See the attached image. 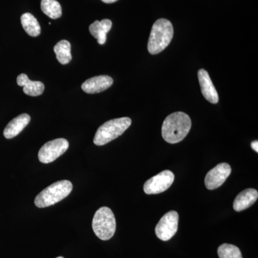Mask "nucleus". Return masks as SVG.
<instances>
[{"instance_id":"obj_3","label":"nucleus","mask_w":258,"mask_h":258,"mask_svg":"<svg viewBox=\"0 0 258 258\" xmlns=\"http://www.w3.org/2000/svg\"><path fill=\"white\" fill-rule=\"evenodd\" d=\"M73 189L72 183L62 180L53 183L42 190L35 199V205L39 208H47L55 205L67 198Z\"/></svg>"},{"instance_id":"obj_17","label":"nucleus","mask_w":258,"mask_h":258,"mask_svg":"<svg viewBox=\"0 0 258 258\" xmlns=\"http://www.w3.org/2000/svg\"><path fill=\"white\" fill-rule=\"evenodd\" d=\"M56 57L62 64L69 63L72 60L71 45L68 40H63L57 42L54 47Z\"/></svg>"},{"instance_id":"obj_1","label":"nucleus","mask_w":258,"mask_h":258,"mask_svg":"<svg viewBox=\"0 0 258 258\" xmlns=\"http://www.w3.org/2000/svg\"><path fill=\"white\" fill-rule=\"evenodd\" d=\"M191 126V120L189 115L183 112L171 113L163 123V139L169 144L179 143L189 134Z\"/></svg>"},{"instance_id":"obj_22","label":"nucleus","mask_w":258,"mask_h":258,"mask_svg":"<svg viewBox=\"0 0 258 258\" xmlns=\"http://www.w3.org/2000/svg\"><path fill=\"white\" fill-rule=\"evenodd\" d=\"M56 258H64L63 257H56Z\"/></svg>"},{"instance_id":"obj_8","label":"nucleus","mask_w":258,"mask_h":258,"mask_svg":"<svg viewBox=\"0 0 258 258\" xmlns=\"http://www.w3.org/2000/svg\"><path fill=\"white\" fill-rule=\"evenodd\" d=\"M174 181V173L169 170L161 171L146 181L144 191L147 195H157L169 189Z\"/></svg>"},{"instance_id":"obj_18","label":"nucleus","mask_w":258,"mask_h":258,"mask_svg":"<svg viewBox=\"0 0 258 258\" xmlns=\"http://www.w3.org/2000/svg\"><path fill=\"white\" fill-rule=\"evenodd\" d=\"M42 11L51 19H57L62 15V8L60 3L56 0H42Z\"/></svg>"},{"instance_id":"obj_13","label":"nucleus","mask_w":258,"mask_h":258,"mask_svg":"<svg viewBox=\"0 0 258 258\" xmlns=\"http://www.w3.org/2000/svg\"><path fill=\"white\" fill-rule=\"evenodd\" d=\"M258 198V192L254 189H246L241 191L233 203V208L235 211L241 212L249 208L255 203Z\"/></svg>"},{"instance_id":"obj_19","label":"nucleus","mask_w":258,"mask_h":258,"mask_svg":"<svg viewBox=\"0 0 258 258\" xmlns=\"http://www.w3.org/2000/svg\"><path fill=\"white\" fill-rule=\"evenodd\" d=\"M217 254L220 258H242L240 249L231 244H222L217 249Z\"/></svg>"},{"instance_id":"obj_6","label":"nucleus","mask_w":258,"mask_h":258,"mask_svg":"<svg viewBox=\"0 0 258 258\" xmlns=\"http://www.w3.org/2000/svg\"><path fill=\"white\" fill-rule=\"evenodd\" d=\"M69 147L66 139H57L44 144L38 152V159L43 164H49L63 154Z\"/></svg>"},{"instance_id":"obj_16","label":"nucleus","mask_w":258,"mask_h":258,"mask_svg":"<svg viewBox=\"0 0 258 258\" xmlns=\"http://www.w3.org/2000/svg\"><path fill=\"white\" fill-rule=\"evenodd\" d=\"M21 23L24 30L30 36L37 37L40 35L41 32V28L40 24L30 13H25L21 16Z\"/></svg>"},{"instance_id":"obj_2","label":"nucleus","mask_w":258,"mask_h":258,"mask_svg":"<svg viewBox=\"0 0 258 258\" xmlns=\"http://www.w3.org/2000/svg\"><path fill=\"white\" fill-rule=\"evenodd\" d=\"M174 35L172 24L166 19H159L154 23L151 31L148 50L152 55H157L170 43Z\"/></svg>"},{"instance_id":"obj_7","label":"nucleus","mask_w":258,"mask_h":258,"mask_svg":"<svg viewBox=\"0 0 258 258\" xmlns=\"http://www.w3.org/2000/svg\"><path fill=\"white\" fill-rule=\"evenodd\" d=\"M179 215L176 211H170L165 214L156 226L155 232L158 238L162 241H168L172 238L178 230Z\"/></svg>"},{"instance_id":"obj_14","label":"nucleus","mask_w":258,"mask_h":258,"mask_svg":"<svg viewBox=\"0 0 258 258\" xmlns=\"http://www.w3.org/2000/svg\"><path fill=\"white\" fill-rule=\"evenodd\" d=\"M19 86L23 87V92L30 96H38L43 93L45 86L40 81H32L26 74H20L17 79Z\"/></svg>"},{"instance_id":"obj_11","label":"nucleus","mask_w":258,"mask_h":258,"mask_svg":"<svg viewBox=\"0 0 258 258\" xmlns=\"http://www.w3.org/2000/svg\"><path fill=\"white\" fill-rule=\"evenodd\" d=\"M198 75L202 93H203L205 99L208 100L210 103H214V104L218 103V93H217L216 89H215V86L212 82V80L210 79L208 71L204 69L199 70Z\"/></svg>"},{"instance_id":"obj_10","label":"nucleus","mask_w":258,"mask_h":258,"mask_svg":"<svg viewBox=\"0 0 258 258\" xmlns=\"http://www.w3.org/2000/svg\"><path fill=\"white\" fill-rule=\"evenodd\" d=\"M113 80L108 76H99L86 80L83 83L81 88L84 92L94 94L103 92L111 87Z\"/></svg>"},{"instance_id":"obj_20","label":"nucleus","mask_w":258,"mask_h":258,"mask_svg":"<svg viewBox=\"0 0 258 258\" xmlns=\"http://www.w3.org/2000/svg\"><path fill=\"white\" fill-rule=\"evenodd\" d=\"M251 147L253 149L254 152H258V142L257 141H254L251 143Z\"/></svg>"},{"instance_id":"obj_12","label":"nucleus","mask_w":258,"mask_h":258,"mask_svg":"<svg viewBox=\"0 0 258 258\" xmlns=\"http://www.w3.org/2000/svg\"><path fill=\"white\" fill-rule=\"evenodd\" d=\"M30 119L31 118L27 113H23L17 116L16 118H13L5 127L4 133H3L5 138L13 139L18 136L28 125Z\"/></svg>"},{"instance_id":"obj_21","label":"nucleus","mask_w":258,"mask_h":258,"mask_svg":"<svg viewBox=\"0 0 258 258\" xmlns=\"http://www.w3.org/2000/svg\"><path fill=\"white\" fill-rule=\"evenodd\" d=\"M101 1L106 3V4H111V3H114L115 2L118 1V0H101Z\"/></svg>"},{"instance_id":"obj_15","label":"nucleus","mask_w":258,"mask_h":258,"mask_svg":"<svg viewBox=\"0 0 258 258\" xmlns=\"http://www.w3.org/2000/svg\"><path fill=\"white\" fill-rule=\"evenodd\" d=\"M112 27V22L108 19H104L101 21H95L89 27V31L95 38L97 39L98 43L104 45L106 42V35L110 31Z\"/></svg>"},{"instance_id":"obj_4","label":"nucleus","mask_w":258,"mask_h":258,"mask_svg":"<svg viewBox=\"0 0 258 258\" xmlns=\"http://www.w3.org/2000/svg\"><path fill=\"white\" fill-rule=\"evenodd\" d=\"M131 124L132 119L128 117L108 120L97 130L93 142L97 146L109 143L124 133Z\"/></svg>"},{"instance_id":"obj_5","label":"nucleus","mask_w":258,"mask_h":258,"mask_svg":"<svg viewBox=\"0 0 258 258\" xmlns=\"http://www.w3.org/2000/svg\"><path fill=\"white\" fill-rule=\"evenodd\" d=\"M93 232L102 240H108L114 235L116 222L111 209L103 207L97 210L92 222Z\"/></svg>"},{"instance_id":"obj_9","label":"nucleus","mask_w":258,"mask_h":258,"mask_svg":"<svg viewBox=\"0 0 258 258\" xmlns=\"http://www.w3.org/2000/svg\"><path fill=\"white\" fill-rule=\"evenodd\" d=\"M231 166L227 163H221L211 169L205 177V186L208 189H217L224 184L228 176L230 175Z\"/></svg>"}]
</instances>
